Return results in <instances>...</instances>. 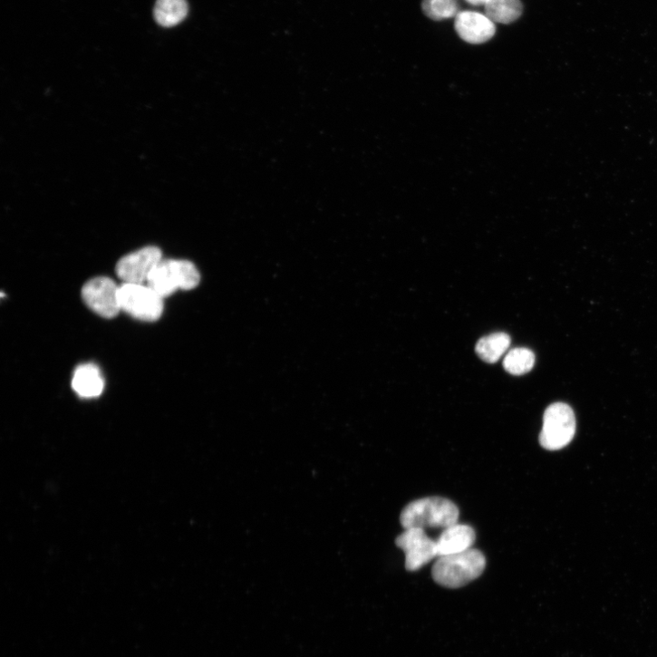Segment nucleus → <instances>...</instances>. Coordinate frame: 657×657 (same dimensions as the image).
Listing matches in <instances>:
<instances>
[{
    "label": "nucleus",
    "instance_id": "f03ea898",
    "mask_svg": "<svg viewBox=\"0 0 657 657\" xmlns=\"http://www.w3.org/2000/svg\"><path fill=\"white\" fill-rule=\"evenodd\" d=\"M486 568L484 555L476 549L439 557L432 569L434 581L446 588L458 589L478 579Z\"/></svg>",
    "mask_w": 657,
    "mask_h": 657
},
{
    "label": "nucleus",
    "instance_id": "9b49d317",
    "mask_svg": "<svg viewBox=\"0 0 657 657\" xmlns=\"http://www.w3.org/2000/svg\"><path fill=\"white\" fill-rule=\"evenodd\" d=\"M72 385L81 398L94 399L101 396L104 388V380L95 364L86 363L76 368Z\"/></svg>",
    "mask_w": 657,
    "mask_h": 657
},
{
    "label": "nucleus",
    "instance_id": "9d476101",
    "mask_svg": "<svg viewBox=\"0 0 657 657\" xmlns=\"http://www.w3.org/2000/svg\"><path fill=\"white\" fill-rule=\"evenodd\" d=\"M476 533L469 525L455 524L445 529L437 540L439 557L457 555L472 549Z\"/></svg>",
    "mask_w": 657,
    "mask_h": 657
},
{
    "label": "nucleus",
    "instance_id": "1a4fd4ad",
    "mask_svg": "<svg viewBox=\"0 0 657 657\" xmlns=\"http://www.w3.org/2000/svg\"><path fill=\"white\" fill-rule=\"evenodd\" d=\"M455 29L470 44L487 43L496 34L495 24L487 15L475 12H460L455 18Z\"/></svg>",
    "mask_w": 657,
    "mask_h": 657
},
{
    "label": "nucleus",
    "instance_id": "dca6fc26",
    "mask_svg": "<svg viewBox=\"0 0 657 657\" xmlns=\"http://www.w3.org/2000/svg\"><path fill=\"white\" fill-rule=\"evenodd\" d=\"M422 9L433 21L456 18L459 14L458 0H423Z\"/></svg>",
    "mask_w": 657,
    "mask_h": 657
},
{
    "label": "nucleus",
    "instance_id": "2eb2a0df",
    "mask_svg": "<svg viewBox=\"0 0 657 657\" xmlns=\"http://www.w3.org/2000/svg\"><path fill=\"white\" fill-rule=\"evenodd\" d=\"M536 355L527 348H515L505 356L504 369L512 375H523L529 372L535 366Z\"/></svg>",
    "mask_w": 657,
    "mask_h": 657
},
{
    "label": "nucleus",
    "instance_id": "f8f14e48",
    "mask_svg": "<svg viewBox=\"0 0 657 657\" xmlns=\"http://www.w3.org/2000/svg\"><path fill=\"white\" fill-rule=\"evenodd\" d=\"M188 14L186 0H158L155 7V19L165 28L174 27L182 23Z\"/></svg>",
    "mask_w": 657,
    "mask_h": 657
},
{
    "label": "nucleus",
    "instance_id": "20e7f679",
    "mask_svg": "<svg viewBox=\"0 0 657 657\" xmlns=\"http://www.w3.org/2000/svg\"><path fill=\"white\" fill-rule=\"evenodd\" d=\"M119 302L121 311L143 322L158 321L164 311V298L148 285L122 284Z\"/></svg>",
    "mask_w": 657,
    "mask_h": 657
},
{
    "label": "nucleus",
    "instance_id": "39448f33",
    "mask_svg": "<svg viewBox=\"0 0 657 657\" xmlns=\"http://www.w3.org/2000/svg\"><path fill=\"white\" fill-rule=\"evenodd\" d=\"M575 431L576 420L571 407L565 403H555L544 416L541 446L551 451L560 450L570 444Z\"/></svg>",
    "mask_w": 657,
    "mask_h": 657
},
{
    "label": "nucleus",
    "instance_id": "4468645a",
    "mask_svg": "<svg viewBox=\"0 0 657 657\" xmlns=\"http://www.w3.org/2000/svg\"><path fill=\"white\" fill-rule=\"evenodd\" d=\"M510 342L507 333H496L481 338L476 345V352L484 362L494 363L507 351Z\"/></svg>",
    "mask_w": 657,
    "mask_h": 657
},
{
    "label": "nucleus",
    "instance_id": "7ed1b4c3",
    "mask_svg": "<svg viewBox=\"0 0 657 657\" xmlns=\"http://www.w3.org/2000/svg\"><path fill=\"white\" fill-rule=\"evenodd\" d=\"M199 282V273L192 262L163 258L151 273L147 285L166 298L179 289L192 290Z\"/></svg>",
    "mask_w": 657,
    "mask_h": 657
},
{
    "label": "nucleus",
    "instance_id": "6e6552de",
    "mask_svg": "<svg viewBox=\"0 0 657 657\" xmlns=\"http://www.w3.org/2000/svg\"><path fill=\"white\" fill-rule=\"evenodd\" d=\"M396 545L405 553L406 569L410 572L419 571L439 557L437 541L430 539L423 529H407L397 538Z\"/></svg>",
    "mask_w": 657,
    "mask_h": 657
},
{
    "label": "nucleus",
    "instance_id": "423d86ee",
    "mask_svg": "<svg viewBox=\"0 0 657 657\" xmlns=\"http://www.w3.org/2000/svg\"><path fill=\"white\" fill-rule=\"evenodd\" d=\"M162 259L160 248L145 246L122 256L117 263L116 275L122 284L146 285Z\"/></svg>",
    "mask_w": 657,
    "mask_h": 657
},
{
    "label": "nucleus",
    "instance_id": "f257e3e1",
    "mask_svg": "<svg viewBox=\"0 0 657 657\" xmlns=\"http://www.w3.org/2000/svg\"><path fill=\"white\" fill-rule=\"evenodd\" d=\"M459 509L451 500L441 497H430L410 503L401 516L407 529H447L459 523Z\"/></svg>",
    "mask_w": 657,
    "mask_h": 657
},
{
    "label": "nucleus",
    "instance_id": "ddd939ff",
    "mask_svg": "<svg viewBox=\"0 0 657 657\" xmlns=\"http://www.w3.org/2000/svg\"><path fill=\"white\" fill-rule=\"evenodd\" d=\"M523 6L519 0H488L485 5L486 15L494 23L509 24L522 14Z\"/></svg>",
    "mask_w": 657,
    "mask_h": 657
},
{
    "label": "nucleus",
    "instance_id": "f3484780",
    "mask_svg": "<svg viewBox=\"0 0 657 657\" xmlns=\"http://www.w3.org/2000/svg\"><path fill=\"white\" fill-rule=\"evenodd\" d=\"M466 2L473 6H485L488 3V0H466Z\"/></svg>",
    "mask_w": 657,
    "mask_h": 657
},
{
    "label": "nucleus",
    "instance_id": "0eeeda50",
    "mask_svg": "<svg viewBox=\"0 0 657 657\" xmlns=\"http://www.w3.org/2000/svg\"><path fill=\"white\" fill-rule=\"evenodd\" d=\"M120 287L110 278L97 277L90 280L82 290L85 304L96 314L111 319L121 312Z\"/></svg>",
    "mask_w": 657,
    "mask_h": 657
}]
</instances>
